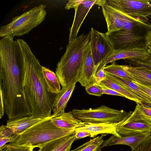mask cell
Instances as JSON below:
<instances>
[{"instance_id":"1","label":"cell","mask_w":151,"mask_h":151,"mask_svg":"<svg viewBox=\"0 0 151 151\" xmlns=\"http://www.w3.org/2000/svg\"><path fill=\"white\" fill-rule=\"evenodd\" d=\"M13 37L7 36L0 40V91L9 120L31 115L23 85L22 53Z\"/></svg>"},{"instance_id":"2","label":"cell","mask_w":151,"mask_h":151,"mask_svg":"<svg viewBox=\"0 0 151 151\" xmlns=\"http://www.w3.org/2000/svg\"><path fill=\"white\" fill-rule=\"evenodd\" d=\"M22 57L23 85L31 115L45 119L51 116L56 96L48 90L41 70L42 66L27 43L17 40Z\"/></svg>"},{"instance_id":"3","label":"cell","mask_w":151,"mask_h":151,"mask_svg":"<svg viewBox=\"0 0 151 151\" xmlns=\"http://www.w3.org/2000/svg\"><path fill=\"white\" fill-rule=\"evenodd\" d=\"M90 40L89 32L82 33L67 45L55 71L62 88L78 81L83 65L84 52Z\"/></svg>"},{"instance_id":"4","label":"cell","mask_w":151,"mask_h":151,"mask_svg":"<svg viewBox=\"0 0 151 151\" xmlns=\"http://www.w3.org/2000/svg\"><path fill=\"white\" fill-rule=\"evenodd\" d=\"M51 116L43 119L17 135L10 145L39 148L52 141L72 134L75 129H67L59 128L51 122Z\"/></svg>"},{"instance_id":"5","label":"cell","mask_w":151,"mask_h":151,"mask_svg":"<svg viewBox=\"0 0 151 151\" xmlns=\"http://www.w3.org/2000/svg\"><path fill=\"white\" fill-rule=\"evenodd\" d=\"M151 34L150 21L137 25L131 29H122L106 35L114 50L134 48L147 49Z\"/></svg>"},{"instance_id":"6","label":"cell","mask_w":151,"mask_h":151,"mask_svg":"<svg viewBox=\"0 0 151 151\" xmlns=\"http://www.w3.org/2000/svg\"><path fill=\"white\" fill-rule=\"evenodd\" d=\"M46 7L41 4L14 17L10 22L0 27V37L21 36L28 34L45 20L47 14Z\"/></svg>"},{"instance_id":"7","label":"cell","mask_w":151,"mask_h":151,"mask_svg":"<svg viewBox=\"0 0 151 151\" xmlns=\"http://www.w3.org/2000/svg\"><path fill=\"white\" fill-rule=\"evenodd\" d=\"M74 116L83 122L93 123H117L129 113L111 108L104 105L94 109L72 110Z\"/></svg>"},{"instance_id":"8","label":"cell","mask_w":151,"mask_h":151,"mask_svg":"<svg viewBox=\"0 0 151 151\" xmlns=\"http://www.w3.org/2000/svg\"><path fill=\"white\" fill-rule=\"evenodd\" d=\"M106 2L105 0H69L65 8L69 9L73 8L75 15L73 22L69 29L68 42L75 39L80 28L90 9L94 5L102 6Z\"/></svg>"},{"instance_id":"9","label":"cell","mask_w":151,"mask_h":151,"mask_svg":"<svg viewBox=\"0 0 151 151\" xmlns=\"http://www.w3.org/2000/svg\"><path fill=\"white\" fill-rule=\"evenodd\" d=\"M106 3L114 8L129 16L148 19L151 16V1L109 0Z\"/></svg>"},{"instance_id":"10","label":"cell","mask_w":151,"mask_h":151,"mask_svg":"<svg viewBox=\"0 0 151 151\" xmlns=\"http://www.w3.org/2000/svg\"><path fill=\"white\" fill-rule=\"evenodd\" d=\"M89 32L91 52L97 72L100 65L113 52L114 50L105 33L92 27Z\"/></svg>"},{"instance_id":"11","label":"cell","mask_w":151,"mask_h":151,"mask_svg":"<svg viewBox=\"0 0 151 151\" xmlns=\"http://www.w3.org/2000/svg\"><path fill=\"white\" fill-rule=\"evenodd\" d=\"M116 130L121 136L133 133L151 132V122L142 117L135 109L118 123Z\"/></svg>"},{"instance_id":"12","label":"cell","mask_w":151,"mask_h":151,"mask_svg":"<svg viewBox=\"0 0 151 151\" xmlns=\"http://www.w3.org/2000/svg\"><path fill=\"white\" fill-rule=\"evenodd\" d=\"M96 73L89 41L84 52L83 65L78 82L85 88H87L96 83Z\"/></svg>"},{"instance_id":"13","label":"cell","mask_w":151,"mask_h":151,"mask_svg":"<svg viewBox=\"0 0 151 151\" xmlns=\"http://www.w3.org/2000/svg\"><path fill=\"white\" fill-rule=\"evenodd\" d=\"M151 134V132L135 133L120 137L112 135L110 138L104 141L101 147V149L112 145H123L130 147L132 151H134L149 137Z\"/></svg>"},{"instance_id":"14","label":"cell","mask_w":151,"mask_h":151,"mask_svg":"<svg viewBox=\"0 0 151 151\" xmlns=\"http://www.w3.org/2000/svg\"><path fill=\"white\" fill-rule=\"evenodd\" d=\"M118 123H93L82 121L75 129V132L85 131L91 134L90 137H94L99 134H111L117 137L121 136L116 130Z\"/></svg>"},{"instance_id":"15","label":"cell","mask_w":151,"mask_h":151,"mask_svg":"<svg viewBox=\"0 0 151 151\" xmlns=\"http://www.w3.org/2000/svg\"><path fill=\"white\" fill-rule=\"evenodd\" d=\"M104 73L106 78L119 85L141 99L142 101L151 103V98L142 90L134 81L119 77L105 72Z\"/></svg>"},{"instance_id":"16","label":"cell","mask_w":151,"mask_h":151,"mask_svg":"<svg viewBox=\"0 0 151 151\" xmlns=\"http://www.w3.org/2000/svg\"><path fill=\"white\" fill-rule=\"evenodd\" d=\"M148 55L147 49L139 48L114 50L113 52L106 58L100 65L98 69L105 66L109 63L116 60L129 58H144Z\"/></svg>"},{"instance_id":"17","label":"cell","mask_w":151,"mask_h":151,"mask_svg":"<svg viewBox=\"0 0 151 151\" xmlns=\"http://www.w3.org/2000/svg\"><path fill=\"white\" fill-rule=\"evenodd\" d=\"M43 119L32 115L21 116L8 119L6 125L13 130L14 134L17 135Z\"/></svg>"},{"instance_id":"18","label":"cell","mask_w":151,"mask_h":151,"mask_svg":"<svg viewBox=\"0 0 151 151\" xmlns=\"http://www.w3.org/2000/svg\"><path fill=\"white\" fill-rule=\"evenodd\" d=\"M102 11L107 26L108 35L113 32L122 29V24L115 9L107 3L102 6Z\"/></svg>"},{"instance_id":"19","label":"cell","mask_w":151,"mask_h":151,"mask_svg":"<svg viewBox=\"0 0 151 151\" xmlns=\"http://www.w3.org/2000/svg\"><path fill=\"white\" fill-rule=\"evenodd\" d=\"M76 83L62 88L60 92L56 95L53 104L52 116L65 112L67 104L74 89Z\"/></svg>"},{"instance_id":"20","label":"cell","mask_w":151,"mask_h":151,"mask_svg":"<svg viewBox=\"0 0 151 151\" xmlns=\"http://www.w3.org/2000/svg\"><path fill=\"white\" fill-rule=\"evenodd\" d=\"M50 119L57 127L62 129H75L82 121L74 116L72 111L59 113L51 116Z\"/></svg>"},{"instance_id":"21","label":"cell","mask_w":151,"mask_h":151,"mask_svg":"<svg viewBox=\"0 0 151 151\" xmlns=\"http://www.w3.org/2000/svg\"><path fill=\"white\" fill-rule=\"evenodd\" d=\"M75 132L52 141L41 147L38 151H70L75 140Z\"/></svg>"},{"instance_id":"22","label":"cell","mask_w":151,"mask_h":151,"mask_svg":"<svg viewBox=\"0 0 151 151\" xmlns=\"http://www.w3.org/2000/svg\"><path fill=\"white\" fill-rule=\"evenodd\" d=\"M41 70L48 90L52 93L57 94L60 91L61 87L56 73L43 66H42Z\"/></svg>"},{"instance_id":"23","label":"cell","mask_w":151,"mask_h":151,"mask_svg":"<svg viewBox=\"0 0 151 151\" xmlns=\"http://www.w3.org/2000/svg\"><path fill=\"white\" fill-rule=\"evenodd\" d=\"M127 70L135 82L151 89V73L144 70L125 65Z\"/></svg>"},{"instance_id":"24","label":"cell","mask_w":151,"mask_h":151,"mask_svg":"<svg viewBox=\"0 0 151 151\" xmlns=\"http://www.w3.org/2000/svg\"><path fill=\"white\" fill-rule=\"evenodd\" d=\"M147 56L144 58H129L124 59L130 66L151 73V47H147Z\"/></svg>"},{"instance_id":"25","label":"cell","mask_w":151,"mask_h":151,"mask_svg":"<svg viewBox=\"0 0 151 151\" xmlns=\"http://www.w3.org/2000/svg\"><path fill=\"white\" fill-rule=\"evenodd\" d=\"M99 84L114 90L122 95L124 97L134 101L137 103H139L142 101L141 99L126 90L119 85L105 77Z\"/></svg>"},{"instance_id":"26","label":"cell","mask_w":151,"mask_h":151,"mask_svg":"<svg viewBox=\"0 0 151 151\" xmlns=\"http://www.w3.org/2000/svg\"><path fill=\"white\" fill-rule=\"evenodd\" d=\"M104 72L116 76L135 81L132 76L127 70L125 65H119L115 61L109 65H106L104 68Z\"/></svg>"},{"instance_id":"27","label":"cell","mask_w":151,"mask_h":151,"mask_svg":"<svg viewBox=\"0 0 151 151\" xmlns=\"http://www.w3.org/2000/svg\"><path fill=\"white\" fill-rule=\"evenodd\" d=\"M105 136V134H102L101 136L91 139L76 148L70 151H95L101 147L104 141L103 137Z\"/></svg>"},{"instance_id":"28","label":"cell","mask_w":151,"mask_h":151,"mask_svg":"<svg viewBox=\"0 0 151 151\" xmlns=\"http://www.w3.org/2000/svg\"><path fill=\"white\" fill-rule=\"evenodd\" d=\"M137 104L135 109L138 114L142 118L151 122V109Z\"/></svg>"},{"instance_id":"29","label":"cell","mask_w":151,"mask_h":151,"mask_svg":"<svg viewBox=\"0 0 151 151\" xmlns=\"http://www.w3.org/2000/svg\"><path fill=\"white\" fill-rule=\"evenodd\" d=\"M85 90L87 93L89 95L100 96L103 94L99 85L96 83L86 88Z\"/></svg>"},{"instance_id":"30","label":"cell","mask_w":151,"mask_h":151,"mask_svg":"<svg viewBox=\"0 0 151 151\" xmlns=\"http://www.w3.org/2000/svg\"><path fill=\"white\" fill-rule=\"evenodd\" d=\"M134 151H151V136Z\"/></svg>"},{"instance_id":"31","label":"cell","mask_w":151,"mask_h":151,"mask_svg":"<svg viewBox=\"0 0 151 151\" xmlns=\"http://www.w3.org/2000/svg\"><path fill=\"white\" fill-rule=\"evenodd\" d=\"M14 134L13 130L6 125H2L0 127V138L8 137Z\"/></svg>"},{"instance_id":"32","label":"cell","mask_w":151,"mask_h":151,"mask_svg":"<svg viewBox=\"0 0 151 151\" xmlns=\"http://www.w3.org/2000/svg\"><path fill=\"white\" fill-rule=\"evenodd\" d=\"M8 151H33V148L29 147L14 146L8 144Z\"/></svg>"},{"instance_id":"33","label":"cell","mask_w":151,"mask_h":151,"mask_svg":"<svg viewBox=\"0 0 151 151\" xmlns=\"http://www.w3.org/2000/svg\"><path fill=\"white\" fill-rule=\"evenodd\" d=\"M105 66L98 69L95 75L96 83L99 84L105 78L104 68Z\"/></svg>"},{"instance_id":"34","label":"cell","mask_w":151,"mask_h":151,"mask_svg":"<svg viewBox=\"0 0 151 151\" xmlns=\"http://www.w3.org/2000/svg\"><path fill=\"white\" fill-rule=\"evenodd\" d=\"M99 85L101 88L103 94H105L124 97V96L122 95L121 94H120L117 92L113 89L106 87L101 84H99Z\"/></svg>"},{"instance_id":"35","label":"cell","mask_w":151,"mask_h":151,"mask_svg":"<svg viewBox=\"0 0 151 151\" xmlns=\"http://www.w3.org/2000/svg\"><path fill=\"white\" fill-rule=\"evenodd\" d=\"M17 135H14L11 136L0 138V148L5 145L8 142L9 143L13 141Z\"/></svg>"},{"instance_id":"36","label":"cell","mask_w":151,"mask_h":151,"mask_svg":"<svg viewBox=\"0 0 151 151\" xmlns=\"http://www.w3.org/2000/svg\"><path fill=\"white\" fill-rule=\"evenodd\" d=\"M91 134L87 131H80L75 132V140L91 136Z\"/></svg>"},{"instance_id":"37","label":"cell","mask_w":151,"mask_h":151,"mask_svg":"<svg viewBox=\"0 0 151 151\" xmlns=\"http://www.w3.org/2000/svg\"><path fill=\"white\" fill-rule=\"evenodd\" d=\"M5 113L4 104L1 92L0 91V118L1 119Z\"/></svg>"},{"instance_id":"38","label":"cell","mask_w":151,"mask_h":151,"mask_svg":"<svg viewBox=\"0 0 151 151\" xmlns=\"http://www.w3.org/2000/svg\"><path fill=\"white\" fill-rule=\"evenodd\" d=\"M144 92L151 98V89L134 81Z\"/></svg>"},{"instance_id":"39","label":"cell","mask_w":151,"mask_h":151,"mask_svg":"<svg viewBox=\"0 0 151 151\" xmlns=\"http://www.w3.org/2000/svg\"><path fill=\"white\" fill-rule=\"evenodd\" d=\"M137 104L143 107L151 109V103L142 101L139 103Z\"/></svg>"},{"instance_id":"40","label":"cell","mask_w":151,"mask_h":151,"mask_svg":"<svg viewBox=\"0 0 151 151\" xmlns=\"http://www.w3.org/2000/svg\"><path fill=\"white\" fill-rule=\"evenodd\" d=\"M8 144H6L0 148V151H8Z\"/></svg>"},{"instance_id":"41","label":"cell","mask_w":151,"mask_h":151,"mask_svg":"<svg viewBox=\"0 0 151 151\" xmlns=\"http://www.w3.org/2000/svg\"><path fill=\"white\" fill-rule=\"evenodd\" d=\"M149 46L151 47V34L149 37L148 43L147 47Z\"/></svg>"},{"instance_id":"42","label":"cell","mask_w":151,"mask_h":151,"mask_svg":"<svg viewBox=\"0 0 151 151\" xmlns=\"http://www.w3.org/2000/svg\"><path fill=\"white\" fill-rule=\"evenodd\" d=\"M95 151H102L101 150V147H100L98 148L97 150H96Z\"/></svg>"},{"instance_id":"43","label":"cell","mask_w":151,"mask_h":151,"mask_svg":"<svg viewBox=\"0 0 151 151\" xmlns=\"http://www.w3.org/2000/svg\"></svg>"}]
</instances>
